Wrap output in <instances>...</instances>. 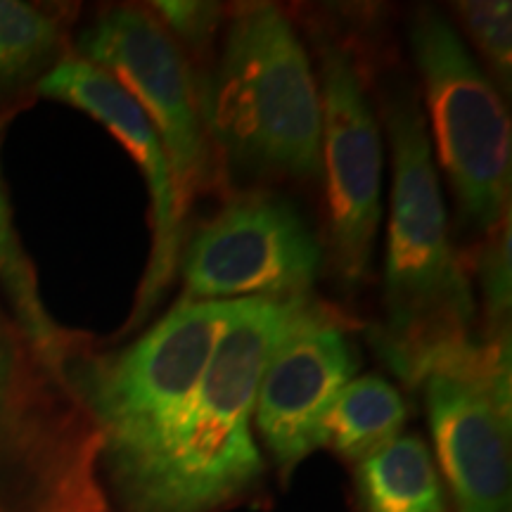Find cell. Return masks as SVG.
I'll return each mask as SVG.
<instances>
[{
	"label": "cell",
	"mask_w": 512,
	"mask_h": 512,
	"mask_svg": "<svg viewBox=\"0 0 512 512\" xmlns=\"http://www.w3.org/2000/svg\"><path fill=\"white\" fill-rule=\"evenodd\" d=\"M467 34L482 50L486 62L501 79L510 81L512 72V5L508 0H472L458 3Z\"/></svg>",
	"instance_id": "obj_17"
},
{
	"label": "cell",
	"mask_w": 512,
	"mask_h": 512,
	"mask_svg": "<svg viewBox=\"0 0 512 512\" xmlns=\"http://www.w3.org/2000/svg\"><path fill=\"white\" fill-rule=\"evenodd\" d=\"M441 467L458 512H510V342L472 344L425 380Z\"/></svg>",
	"instance_id": "obj_9"
},
{
	"label": "cell",
	"mask_w": 512,
	"mask_h": 512,
	"mask_svg": "<svg viewBox=\"0 0 512 512\" xmlns=\"http://www.w3.org/2000/svg\"><path fill=\"white\" fill-rule=\"evenodd\" d=\"M479 278H482V290L486 299V311L503 325L510 311V223L494 235V240L484 247L479 256Z\"/></svg>",
	"instance_id": "obj_18"
},
{
	"label": "cell",
	"mask_w": 512,
	"mask_h": 512,
	"mask_svg": "<svg viewBox=\"0 0 512 512\" xmlns=\"http://www.w3.org/2000/svg\"><path fill=\"white\" fill-rule=\"evenodd\" d=\"M38 93L46 98L67 102L88 117L100 121L121 145L136 159L140 174L145 176L152 197V245L143 285L138 290V302L126 330L138 328L143 320L162 302L164 292L174 283L178 261H181L183 216L178 209L174 174L169 157L159 140V133L147 119L143 107L128 95L110 74L81 57H67L57 62L48 74L38 79Z\"/></svg>",
	"instance_id": "obj_12"
},
{
	"label": "cell",
	"mask_w": 512,
	"mask_h": 512,
	"mask_svg": "<svg viewBox=\"0 0 512 512\" xmlns=\"http://www.w3.org/2000/svg\"><path fill=\"white\" fill-rule=\"evenodd\" d=\"M0 285L8 294L12 316L22 325L36 349L48 358L50 363L62 373H67L69 358L76 351V337L67 335L60 325L50 318L46 306H43L41 292H38L36 271L31 266L27 252L12 223L10 204L3 190V178H0Z\"/></svg>",
	"instance_id": "obj_15"
},
{
	"label": "cell",
	"mask_w": 512,
	"mask_h": 512,
	"mask_svg": "<svg viewBox=\"0 0 512 512\" xmlns=\"http://www.w3.org/2000/svg\"><path fill=\"white\" fill-rule=\"evenodd\" d=\"M81 60L110 74L152 121L169 157L176 200L185 219L197 188L207 181L209 145L200 93L176 38L152 12H105L79 38Z\"/></svg>",
	"instance_id": "obj_7"
},
{
	"label": "cell",
	"mask_w": 512,
	"mask_h": 512,
	"mask_svg": "<svg viewBox=\"0 0 512 512\" xmlns=\"http://www.w3.org/2000/svg\"><path fill=\"white\" fill-rule=\"evenodd\" d=\"M394 188L387 252V325L380 354L403 380H425L470 344V285L446 233V209L422 110L411 88L387 95Z\"/></svg>",
	"instance_id": "obj_2"
},
{
	"label": "cell",
	"mask_w": 512,
	"mask_h": 512,
	"mask_svg": "<svg viewBox=\"0 0 512 512\" xmlns=\"http://www.w3.org/2000/svg\"><path fill=\"white\" fill-rule=\"evenodd\" d=\"M60 43L48 12L17 0H0V88H15L43 72Z\"/></svg>",
	"instance_id": "obj_16"
},
{
	"label": "cell",
	"mask_w": 512,
	"mask_h": 512,
	"mask_svg": "<svg viewBox=\"0 0 512 512\" xmlns=\"http://www.w3.org/2000/svg\"><path fill=\"white\" fill-rule=\"evenodd\" d=\"M363 512H446L430 448L418 437H396L358 463Z\"/></svg>",
	"instance_id": "obj_13"
},
{
	"label": "cell",
	"mask_w": 512,
	"mask_h": 512,
	"mask_svg": "<svg viewBox=\"0 0 512 512\" xmlns=\"http://www.w3.org/2000/svg\"><path fill=\"white\" fill-rule=\"evenodd\" d=\"M406 413V403L392 384L377 375H363L351 380L332 403L323 446L361 463L399 437Z\"/></svg>",
	"instance_id": "obj_14"
},
{
	"label": "cell",
	"mask_w": 512,
	"mask_h": 512,
	"mask_svg": "<svg viewBox=\"0 0 512 512\" xmlns=\"http://www.w3.org/2000/svg\"><path fill=\"white\" fill-rule=\"evenodd\" d=\"M152 8L157 10L159 19H164L169 34L178 36L195 50L207 48L216 29H219L221 8L216 3H190V0L169 3V0H164V3H155Z\"/></svg>",
	"instance_id": "obj_19"
},
{
	"label": "cell",
	"mask_w": 512,
	"mask_h": 512,
	"mask_svg": "<svg viewBox=\"0 0 512 512\" xmlns=\"http://www.w3.org/2000/svg\"><path fill=\"white\" fill-rule=\"evenodd\" d=\"M318 55L330 245L339 278L351 287L366 278L382 216V138L351 55L332 38H320Z\"/></svg>",
	"instance_id": "obj_10"
},
{
	"label": "cell",
	"mask_w": 512,
	"mask_h": 512,
	"mask_svg": "<svg viewBox=\"0 0 512 512\" xmlns=\"http://www.w3.org/2000/svg\"><path fill=\"white\" fill-rule=\"evenodd\" d=\"M100 456L69 375L0 309V512H107Z\"/></svg>",
	"instance_id": "obj_4"
},
{
	"label": "cell",
	"mask_w": 512,
	"mask_h": 512,
	"mask_svg": "<svg viewBox=\"0 0 512 512\" xmlns=\"http://www.w3.org/2000/svg\"><path fill=\"white\" fill-rule=\"evenodd\" d=\"M320 261V242L290 202L266 192L238 195L192 238L183 299H302Z\"/></svg>",
	"instance_id": "obj_8"
},
{
	"label": "cell",
	"mask_w": 512,
	"mask_h": 512,
	"mask_svg": "<svg viewBox=\"0 0 512 512\" xmlns=\"http://www.w3.org/2000/svg\"><path fill=\"white\" fill-rule=\"evenodd\" d=\"M207 136L249 171L316 178L323 107L311 60L273 5L238 12L202 100Z\"/></svg>",
	"instance_id": "obj_3"
},
{
	"label": "cell",
	"mask_w": 512,
	"mask_h": 512,
	"mask_svg": "<svg viewBox=\"0 0 512 512\" xmlns=\"http://www.w3.org/2000/svg\"><path fill=\"white\" fill-rule=\"evenodd\" d=\"M238 302L183 299L119 354L69 358V380L102 434L100 470L136 456L176 420Z\"/></svg>",
	"instance_id": "obj_5"
},
{
	"label": "cell",
	"mask_w": 512,
	"mask_h": 512,
	"mask_svg": "<svg viewBox=\"0 0 512 512\" xmlns=\"http://www.w3.org/2000/svg\"><path fill=\"white\" fill-rule=\"evenodd\" d=\"M411 46L425 79L434 138L465 223L484 233L503 226L510 197V119L496 88L437 12H420Z\"/></svg>",
	"instance_id": "obj_6"
},
{
	"label": "cell",
	"mask_w": 512,
	"mask_h": 512,
	"mask_svg": "<svg viewBox=\"0 0 512 512\" xmlns=\"http://www.w3.org/2000/svg\"><path fill=\"white\" fill-rule=\"evenodd\" d=\"M306 304L309 297L240 299L176 420L136 456L105 467L121 512H219L259 482L256 394Z\"/></svg>",
	"instance_id": "obj_1"
},
{
	"label": "cell",
	"mask_w": 512,
	"mask_h": 512,
	"mask_svg": "<svg viewBox=\"0 0 512 512\" xmlns=\"http://www.w3.org/2000/svg\"><path fill=\"white\" fill-rule=\"evenodd\" d=\"M356 368L347 330L306 304L275 347L254 403L261 437L285 475L323 446L325 418Z\"/></svg>",
	"instance_id": "obj_11"
}]
</instances>
